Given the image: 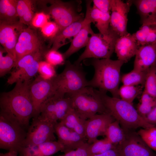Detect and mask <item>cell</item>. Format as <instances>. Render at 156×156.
Wrapping results in <instances>:
<instances>
[{"label": "cell", "mask_w": 156, "mask_h": 156, "mask_svg": "<svg viewBox=\"0 0 156 156\" xmlns=\"http://www.w3.org/2000/svg\"><path fill=\"white\" fill-rule=\"evenodd\" d=\"M115 119L107 113L96 114L87 120L86 137L89 144L96 141L99 136L105 135L107 129Z\"/></svg>", "instance_id": "17"}, {"label": "cell", "mask_w": 156, "mask_h": 156, "mask_svg": "<svg viewBox=\"0 0 156 156\" xmlns=\"http://www.w3.org/2000/svg\"><path fill=\"white\" fill-rule=\"evenodd\" d=\"M45 61L54 66L65 64V59L63 54L57 50L50 49L45 53Z\"/></svg>", "instance_id": "39"}, {"label": "cell", "mask_w": 156, "mask_h": 156, "mask_svg": "<svg viewBox=\"0 0 156 156\" xmlns=\"http://www.w3.org/2000/svg\"><path fill=\"white\" fill-rule=\"evenodd\" d=\"M139 47L132 34L128 33L117 39L114 51L118 60L126 63L135 55Z\"/></svg>", "instance_id": "20"}, {"label": "cell", "mask_w": 156, "mask_h": 156, "mask_svg": "<svg viewBox=\"0 0 156 156\" xmlns=\"http://www.w3.org/2000/svg\"><path fill=\"white\" fill-rule=\"evenodd\" d=\"M17 0H0V21L10 23L19 20L16 11Z\"/></svg>", "instance_id": "29"}, {"label": "cell", "mask_w": 156, "mask_h": 156, "mask_svg": "<svg viewBox=\"0 0 156 156\" xmlns=\"http://www.w3.org/2000/svg\"><path fill=\"white\" fill-rule=\"evenodd\" d=\"M144 86H126L123 85L119 89V95L120 98L130 103H132L135 99L143 91Z\"/></svg>", "instance_id": "33"}, {"label": "cell", "mask_w": 156, "mask_h": 156, "mask_svg": "<svg viewBox=\"0 0 156 156\" xmlns=\"http://www.w3.org/2000/svg\"><path fill=\"white\" fill-rule=\"evenodd\" d=\"M146 144L152 150L156 151V127L141 129L137 132Z\"/></svg>", "instance_id": "36"}, {"label": "cell", "mask_w": 156, "mask_h": 156, "mask_svg": "<svg viewBox=\"0 0 156 156\" xmlns=\"http://www.w3.org/2000/svg\"><path fill=\"white\" fill-rule=\"evenodd\" d=\"M90 59L87 64L94 67V73L92 79L88 81V86L109 92L112 97L120 98L118 91L120 71L124 63L118 60Z\"/></svg>", "instance_id": "2"}, {"label": "cell", "mask_w": 156, "mask_h": 156, "mask_svg": "<svg viewBox=\"0 0 156 156\" xmlns=\"http://www.w3.org/2000/svg\"><path fill=\"white\" fill-rule=\"evenodd\" d=\"M99 90L107 113L119 122L124 131L139 127L148 128L155 126L148 123L140 116L132 104L120 98L110 96L106 92Z\"/></svg>", "instance_id": "3"}, {"label": "cell", "mask_w": 156, "mask_h": 156, "mask_svg": "<svg viewBox=\"0 0 156 156\" xmlns=\"http://www.w3.org/2000/svg\"><path fill=\"white\" fill-rule=\"evenodd\" d=\"M145 120L149 124L156 125V104L151 112L145 118Z\"/></svg>", "instance_id": "44"}, {"label": "cell", "mask_w": 156, "mask_h": 156, "mask_svg": "<svg viewBox=\"0 0 156 156\" xmlns=\"http://www.w3.org/2000/svg\"><path fill=\"white\" fill-rule=\"evenodd\" d=\"M47 6L41 1L38 2L46 13L51 16L57 24L60 31L72 23L83 19V14L80 13L81 1L64 2L60 0H47Z\"/></svg>", "instance_id": "5"}, {"label": "cell", "mask_w": 156, "mask_h": 156, "mask_svg": "<svg viewBox=\"0 0 156 156\" xmlns=\"http://www.w3.org/2000/svg\"><path fill=\"white\" fill-rule=\"evenodd\" d=\"M65 64L62 72L53 79L56 88L54 95L60 97L75 93L88 85L81 64H72L67 60Z\"/></svg>", "instance_id": "4"}, {"label": "cell", "mask_w": 156, "mask_h": 156, "mask_svg": "<svg viewBox=\"0 0 156 156\" xmlns=\"http://www.w3.org/2000/svg\"><path fill=\"white\" fill-rule=\"evenodd\" d=\"M116 147L106 138L103 139H97L92 144H89L87 150L88 155L93 156L102 154Z\"/></svg>", "instance_id": "34"}, {"label": "cell", "mask_w": 156, "mask_h": 156, "mask_svg": "<svg viewBox=\"0 0 156 156\" xmlns=\"http://www.w3.org/2000/svg\"><path fill=\"white\" fill-rule=\"evenodd\" d=\"M55 90L53 79L46 80L39 75L32 80L29 90L34 110L33 118L39 115L42 105L48 99L54 94Z\"/></svg>", "instance_id": "13"}, {"label": "cell", "mask_w": 156, "mask_h": 156, "mask_svg": "<svg viewBox=\"0 0 156 156\" xmlns=\"http://www.w3.org/2000/svg\"><path fill=\"white\" fill-rule=\"evenodd\" d=\"M6 51L5 49L0 47V76H5L14 68L16 64L14 59L11 55L7 53L3 55Z\"/></svg>", "instance_id": "37"}, {"label": "cell", "mask_w": 156, "mask_h": 156, "mask_svg": "<svg viewBox=\"0 0 156 156\" xmlns=\"http://www.w3.org/2000/svg\"><path fill=\"white\" fill-rule=\"evenodd\" d=\"M48 50L44 48L21 58L16 63L7 83L11 85L32 79L38 72L39 62Z\"/></svg>", "instance_id": "9"}, {"label": "cell", "mask_w": 156, "mask_h": 156, "mask_svg": "<svg viewBox=\"0 0 156 156\" xmlns=\"http://www.w3.org/2000/svg\"><path fill=\"white\" fill-rule=\"evenodd\" d=\"M63 150V147L57 141H51L24 146L18 154L20 156H51Z\"/></svg>", "instance_id": "21"}, {"label": "cell", "mask_w": 156, "mask_h": 156, "mask_svg": "<svg viewBox=\"0 0 156 156\" xmlns=\"http://www.w3.org/2000/svg\"><path fill=\"white\" fill-rule=\"evenodd\" d=\"M35 2L31 0H17L16 11L19 21L24 25H30L34 14L33 11Z\"/></svg>", "instance_id": "28"}, {"label": "cell", "mask_w": 156, "mask_h": 156, "mask_svg": "<svg viewBox=\"0 0 156 156\" xmlns=\"http://www.w3.org/2000/svg\"><path fill=\"white\" fill-rule=\"evenodd\" d=\"M118 121L115 120L108 126L106 132V138L115 146L120 144L124 140L125 133L120 125Z\"/></svg>", "instance_id": "30"}, {"label": "cell", "mask_w": 156, "mask_h": 156, "mask_svg": "<svg viewBox=\"0 0 156 156\" xmlns=\"http://www.w3.org/2000/svg\"><path fill=\"white\" fill-rule=\"evenodd\" d=\"M132 4V0L125 2L121 0H112L110 27L120 36L128 33L127 31V16Z\"/></svg>", "instance_id": "16"}, {"label": "cell", "mask_w": 156, "mask_h": 156, "mask_svg": "<svg viewBox=\"0 0 156 156\" xmlns=\"http://www.w3.org/2000/svg\"><path fill=\"white\" fill-rule=\"evenodd\" d=\"M27 132L16 122L0 113V148L18 153L24 146Z\"/></svg>", "instance_id": "8"}, {"label": "cell", "mask_w": 156, "mask_h": 156, "mask_svg": "<svg viewBox=\"0 0 156 156\" xmlns=\"http://www.w3.org/2000/svg\"><path fill=\"white\" fill-rule=\"evenodd\" d=\"M84 18L74 22L59 31L50 40L52 45L51 49L56 50L68 43L67 40L73 38L86 23Z\"/></svg>", "instance_id": "23"}, {"label": "cell", "mask_w": 156, "mask_h": 156, "mask_svg": "<svg viewBox=\"0 0 156 156\" xmlns=\"http://www.w3.org/2000/svg\"><path fill=\"white\" fill-rule=\"evenodd\" d=\"M147 72L140 71L133 69L129 73L123 75L120 80L123 85L131 86L142 85L144 86Z\"/></svg>", "instance_id": "32"}, {"label": "cell", "mask_w": 156, "mask_h": 156, "mask_svg": "<svg viewBox=\"0 0 156 156\" xmlns=\"http://www.w3.org/2000/svg\"><path fill=\"white\" fill-rule=\"evenodd\" d=\"M86 120L81 118L73 108L69 111L60 122L87 140L86 135Z\"/></svg>", "instance_id": "26"}, {"label": "cell", "mask_w": 156, "mask_h": 156, "mask_svg": "<svg viewBox=\"0 0 156 156\" xmlns=\"http://www.w3.org/2000/svg\"><path fill=\"white\" fill-rule=\"evenodd\" d=\"M38 73L42 78L48 80L53 79L57 75L55 66L42 60L39 63Z\"/></svg>", "instance_id": "38"}, {"label": "cell", "mask_w": 156, "mask_h": 156, "mask_svg": "<svg viewBox=\"0 0 156 156\" xmlns=\"http://www.w3.org/2000/svg\"></svg>", "instance_id": "47"}, {"label": "cell", "mask_w": 156, "mask_h": 156, "mask_svg": "<svg viewBox=\"0 0 156 156\" xmlns=\"http://www.w3.org/2000/svg\"><path fill=\"white\" fill-rule=\"evenodd\" d=\"M144 90L156 99V66L151 67L147 72L144 85Z\"/></svg>", "instance_id": "35"}, {"label": "cell", "mask_w": 156, "mask_h": 156, "mask_svg": "<svg viewBox=\"0 0 156 156\" xmlns=\"http://www.w3.org/2000/svg\"><path fill=\"white\" fill-rule=\"evenodd\" d=\"M44 48L40 36L33 28H25L21 33L15 48L16 63L24 55Z\"/></svg>", "instance_id": "15"}, {"label": "cell", "mask_w": 156, "mask_h": 156, "mask_svg": "<svg viewBox=\"0 0 156 156\" xmlns=\"http://www.w3.org/2000/svg\"><path fill=\"white\" fill-rule=\"evenodd\" d=\"M88 145L87 142H86L76 150L57 156H88L87 150Z\"/></svg>", "instance_id": "43"}, {"label": "cell", "mask_w": 156, "mask_h": 156, "mask_svg": "<svg viewBox=\"0 0 156 156\" xmlns=\"http://www.w3.org/2000/svg\"><path fill=\"white\" fill-rule=\"evenodd\" d=\"M93 5L99 10L104 13L111 12L112 0H93Z\"/></svg>", "instance_id": "42"}, {"label": "cell", "mask_w": 156, "mask_h": 156, "mask_svg": "<svg viewBox=\"0 0 156 156\" xmlns=\"http://www.w3.org/2000/svg\"><path fill=\"white\" fill-rule=\"evenodd\" d=\"M32 79L16 83L11 91L2 92L0 97V113L28 129L34 110L30 94Z\"/></svg>", "instance_id": "1"}, {"label": "cell", "mask_w": 156, "mask_h": 156, "mask_svg": "<svg viewBox=\"0 0 156 156\" xmlns=\"http://www.w3.org/2000/svg\"><path fill=\"white\" fill-rule=\"evenodd\" d=\"M72 108V102L69 97H60L53 95L42 105L39 115L55 124Z\"/></svg>", "instance_id": "11"}, {"label": "cell", "mask_w": 156, "mask_h": 156, "mask_svg": "<svg viewBox=\"0 0 156 156\" xmlns=\"http://www.w3.org/2000/svg\"><path fill=\"white\" fill-rule=\"evenodd\" d=\"M156 66V43L140 47L135 55L133 69L147 72Z\"/></svg>", "instance_id": "19"}, {"label": "cell", "mask_w": 156, "mask_h": 156, "mask_svg": "<svg viewBox=\"0 0 156 156\" xmlns=\"http://www.w3.org/2000/svg\"><path fill=\"white\" fill-rule=\"evenodd\" d=\"M143 24L156 23V0H132Z\"/></svg>", "instance_id": "25"}, {"label": "cell", "mask_w": 156, "mask_h": 156, "mask_svg": "<svg viewBox=\"0 0 156 156\" xmlns=\"http://www.w3.org/2000/svg\"><path fill=\"white\" fill-rule=\"evenodd\" d=\"M18 21L10 23L0 21V43L7 53L16 61L15 48L19 37L25 28Z\"/></svg>", "instance_id": "14"}, {"label": "cell", "mask_w": 156, "mask_h": 156, "mask_svg": "<svg viewBox=\"0 0 156 156\" xmlns=\"http://www.w3.org/2000/svg\"><path fill=\"white\" fill-rule=\"evenodd\" d=\"M125 132L124 140L116 147L120 156H156L137 133L131 130Z\"/></svg>", "instance_id": "12"}, {"label": "cell", "mask_w": 156, "mask_h": 156, "mask_svg": "<svg viewBox=\"0 0 156 156\" xmlns=\"http://www.w3.org/2000/svg\"><path fill=\"white\" fill-rule=\"evenodd\" d=\"M18 153L14 151H9L5 153H0V156H18Z\"/></svg>", "instance_id": "46"}, {"label": "cell", "mask_w": 156, "mask_h": 156, "mask_svg": "<svg viewBox=\"0 0 156 156\" xmlns=\"http://www.w3.org/2000/svg\"><path fill=\"white\" fill-rule=\"evenodd\" d=\"M140 47L156 43V23L143 24L139 29L132 34Z\"/></svg>", "instance_id": "27"}, {"label": "cell", "mask_w": 156, "mask_h": 156, "mask_svg": "<svg viewBox=\"0 0 156 156\" xmlns=\"http://www.w3.org/2000/svg\"><path fill=\"white\" fill-rule=\"evenodd\" d=\"M55 124L40 115L33 118L27 129L23 146L56 141Z\"/></svg>", "instance_id": "10"}, {"label": "cell", "mask_w": 156, "mask_h": 156, "mask_svg": "<svg viewBox=\"0 0 156 156\" xmlns=\"http://www.w3.org/2000/svg\"><path fill=\"white\" fill-rule=\"evenodd\" d=\"M120 36L110 27L108 33L103 34L94 32L90 35L85 50L74 62L80 64L88 59H110L114 51L115 46Z\"/></svg>", "instance_id": "7"}, {"label": "cell", "mask_w": 156, "mask_h": 156, "mask_svg": "<svg viewBox=\"0 0 156 156\" xmlns=\"http://www.w3.org/2000/svg\"><path fill=\"white\" fill-rule=\"evenodd\" d=\"M93 156H120V155L118 150L116 148L103 153L95 155Z\"/></svg>", "instance_id": "45"}, {"label": "cell", "mask_w": 156, "mask_h": 156, "mask_svg": "<svg viewBox=\"0 0 156 156\" xmlns=\"http://www.w3.org/2000/svg\"><path fill=\"white\" fill-rule=\"evenodd\" d=\"M86 22L80 30L72 40L69 48L63 54L65 59L81 49L86 47L89 40V35L94 33L91 27V24L86 21Z\"/></svg>", "instance_id": "24"}, {"label": "cell", "mask_w": 156, "mask_h": 156, "mask_svg": "<svg viewBox=\"0 0 156 156\" xmlns=\"http://www.w3.org/2000/svg\"><path fill=\"white\" fill-rule=\"evenodd\" d=\"M54 128L57 141L63 147L62 152L64 153L76 150L86 142V140L80 135L60 122L55 124Z\"/></svg>", "instance_id": "18"}, {"label": "cell", "mask_w": 156, "mask_h": 156, "mask_svg": "<svg viewBox=\"0 0 156 156\" xmlns=\"http://www.w3.org/2000/svg\"><path fill=\"white\" fill-rule=\"evenodd\" d=\"M67 95L71 99L73 108L83 119L87 120L97 113H107L99 90L87 86Z\"/></svg>", "instance_id": "6"}, {"label": "cell", "mask_w": 156, "mask_h": 156, "mask_svg": "<svg viewBox=\"0 0 156 156\" xmlns=\"http://www.w3.org/2000/svg\"><path fill=\"white\" fill-rule=\"evenodd\" d=\"M41 29V32L45 38L51 40L60 31L57 24L55 22L49 21Z\"/></svg>", "instance_id": "40"}, {"label": "cell", "mask_w": 156, "mask_h": 156, "mask_svg": "<svg viewBox=\"0 0 156 156\" xmlns=\"http://www.w3.org/2000/svg\"><path fill=\"white\" fill-rule=\"evenodd\" d=\"M50 16L43 11L35 13L31 20L30 25L34 28H41L49 21Z\"/></svg>", "instance_id": "41"}, {"label": "cell", "mask_w": 156, "mask_h": 156, "mask_svg": "<svg viewBox=\"0 0 156 156\" xmlns=\"http://www.w3.org/2000/svg\"><path fill=\"white\" fill-rule=\"evenodd\" d=\"M156 104L155 98L143 90L141 94L140 103L137 107V110L142 117L145 118L152 110Z\"/></svg>", "instance_id": "31"}, {"label": "cell", "mask_w": 156, "mask_h": 156, "mask_svg": "<svg viewBox=\"0 0 156 156\" xmlns=\"http://www.w3.org/2000/svg\"><path fill=\"white\" fill-rule=\"evenodd\" d=\"M92 1H86V11L84 19L90 23L94 24L99 33L103 34L108 33L110 29V14L100 11L91 3Z\"/></svg>", "instance_id": "22"}]
</instances>
